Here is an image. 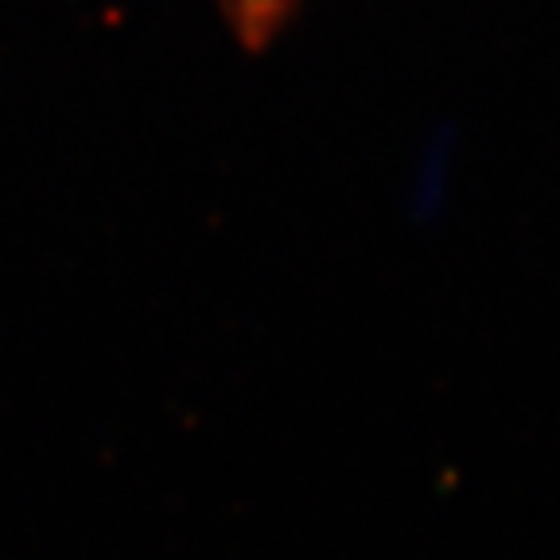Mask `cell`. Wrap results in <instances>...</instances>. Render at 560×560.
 I'll return each mask as SVG.
<instances>
[{
	"instance_id": "6da1fadb",
	"label": "cell",
	"mask_w": 560,
	"mask_h": 560,
	"mask_svg": "<svg viewBox=\"0 0 560 560\" xmlns=\"http://www.w3.org/2000/svg\"><path fill=\"white\" fill-rule=\"evenodd\" d=\"M237 9H242V20L249 32H265L277 16L280 0H237Z\"/></svg>"
}]
</instances>
